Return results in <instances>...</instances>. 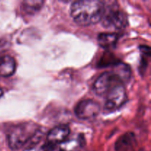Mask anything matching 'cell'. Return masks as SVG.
I'll return each instance as SVG.
<instances>
[{"label":"cell","mask_w":151,"mask_h":151,"mask_svg":"<svg viewBox=\"0 0 151 151\" xmlns=\"http://www.w3.org/2000/svg\"><path fill=\"white\" fill-rule=\"evenodd\" d=\"M103 9V1L81 0L72 3L70 14L76 24L81 26H89L101 21Z\"/></svg>","instance_id":"6da1fadb"},{"label":"cell","mask_w":151,"mask_h":151,"mask_svg":"<svg viewBox=\"0 0 151 151\" xmlns=\"http://www.w3.org/2000/svg\"><path fill=\"white\" fill-rule=\"evenodd\" d=\"M42 133L35 123L25 122L13 127L7 135L9 147L12 150H19L24 146L41 142Z\"/></svg>","instance_id":"7a4b0ae2"},{"label":"cell","mask_w":151,"mask_h":151,"mask_svg":"<svg viewBox=\"0 0 151 151\" xmlns=\"http://www.w3.org/2000/svg\"><path fill=\"white\" fill-rule=\"evenodd\" d=\"M103 16L100 22L103 26L106 28L122 29L128 24V18L126 14L119 9L116 1H103Z\"/></svg>","instance_id":"3957f363"},{"label":"cell","mask_w":151,"mask_h":151,"mask_svg":"<svg viewBox=\"0 0 151 151\" xmlns=\"http://www.w3.org/2000/svg\"><path fill=\"white\" fill-rule=\"evenodd\" d=\"M105 97V109L109 111L118 110L128 101V94L123 84H117L112 87Z\"/></svg>","instance_id":"277c9868"},{"label":"cell","mask_w":151,"mask_h":151,"mask_svg":"<svg viewBox=\"0 0 151 151\" xmlns=\"http://www.w3.org/2000/svg\"><path fill=\"white\" fill-rule=\"evenodd\" d=\"M117 84H123L120 78L113 70L102 73L93 85V91L97 95L105 97L108 91Z\"/></svg>","instance_id":"5b68a950"},{"label":"cell","mask_w":151,"mask_h":151,"mask_svg":"<svg viewBox=\"0 0 151 151\" xmlns=\"http://www.w3.org/2000/svg\"><path fill=\"white\" fill-rule=\"evenodd\" d=\"M100 111V106L92 100H84L79 102L75 108V114L78 119H90L96 117Z\"/></svg>","instance_id":"8992f818"},{"label":"cell","mask_w":151,"mask_h":151,"mask_svg":"<svg viewBox=\"0 0 151 151\" xmlns=\"http://www.w3.org/2000/svg\"><path fill=\"white\" fill-rule=\"evenodd\" d=\"M70 134V129L66 125H60L55 127L47 134V141L52 145L61 144L66 141Z\"/></svg>","instance_id":"52a82bcc"},{"label":"cell","mask_w":151,"mask_h":151,"mask_svg":"<svg viewBox=\"0 0 151 151\" xmlns=\"http://www.w3.org/2000/svg\"><path fill=\"white\" fill-rule=\"evenodd\" d=\"M16 63L14 58L10 55L0 58V77L8 78L16 72Z\"/></svg>","instance_id":"ba28073f"},{"label":"cell","mask_w":151,"mask_h":151,"mask_svg":"<svg viewBox=\"0 0 151 151\" xmlns=\"http://www.w3.org/2000/svg\"><path fill=\"white\" fill-rule=\"evenodd\" d=\"M85 145V140L83 137L78 136L76 138L66 139L61 144H60V151H79Z\"/></svg>","instance_id":"9c48e42d"},{"label":"cell","mask_w":151,"mask_h":151,"mask_svg":"<svg viewBox=\"0 0 151 151\" xmlns=\"http://www.w3.org/2000/svg\"><path fill=\"white\" fill-rule=\"evenodd\" d=\"M117 41L118 35L115 32H101L97 37L99 45L105 49H110L115 47Z\"/></svg>","instance_id":"30bf717a"},{"label":"cell","mask_w":151,"mask_h":151,"mask_svg":"<svg viewBox=\"0 0 151 151\" xmlns=\"http://www.w3.org/2000/svg\"><path fill=\"white\" fill-rule=\"evenodd\" d=\"M112 70L118 75L124 84L129 81L131 78V69L128 65L122 62H118L113 66Z\"/></svg>","instance_id":"8fae6325"},{"label":"cell","mask_w":151,"mask_h":151,"mask_svg":"<svg viewBox=\"0 0 151 151\" xmlns=\"http://www.w3.org/2000/svg\"><path fill=\"white\" fill-rule=\"evenodd\" d=\"M43 4V1H24L22 3V7L27 13L32 14L38 11L42 7Z\"/></svg>","instance_id":"7c38bea8"},{"label":"cell","mask_w":151,"mask_h":151,"mask_svg":"<svg viewBox=\"0 0 151 151\" xmlns=\"http://www.w3.org/2000/svg\"><path fill=\"white\" fill-rule=\"evenodd\" d=\"M54 146L55 145L50 144L47 142L44 143L40 142L27 146L24 151H48L51 147H54Z\"/></svg>","instance_id":"4fadbf2b"},{"label":"cell","mask_w":151,"mask_h":151,"mask_svg":"<svg viewBox=\"0 0 151 151\" xmlns=\"http://www.w3.org/2000/svg\"><path fill=\"white\" fill-rule=\"evenodd\" d=\"M3 94H4V92H3V90H2V88H0V97H2Z\"/></svg>","instance_id":"5bb4252c"},{"label":"cell","mask_w":151,"mask_h":151,"mask_svg":"<svg viewBox=\"0 0 151 151\" xmlns=\"http://www.w3.org/2000/svg\"><path fill=\"white\" fill-rule=\"evenodd\" d=\"M54 147H55V146H54ZM51 147V148H50V150H49L48 151H60V150H59V149H58V150H56L55 149V147Z\"/></svg>","instance_id":"9a60e30c"}]
</instances>
